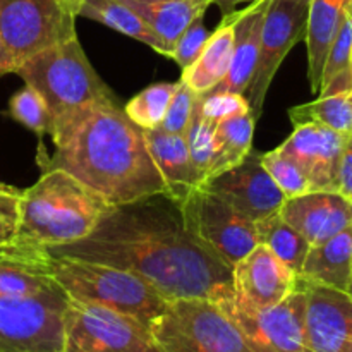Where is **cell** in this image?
Instances as JSON below:
<instances>
[{
  "mask_svg": "<svg viewBox=\"0 0 352 352\" xmlns=\"http://www.w3.org/2000/svg\"><path fill=\"white\" fill-rule=\"evenodd\" d=\"M352 7L330 47L323 65L320 96L352 91Z\"/></svg>",
  "mask_w": 352,
  "mask_h": 352,
  "instance_id": "28",
  "label": "cell"
},
{
  "mask_svg": "<svg viewBox=\"0 0 352 352\" xmlns=\"http://www.w3.org/2000/svg\"><path fill=\"white\" fill-rule=\"evenodd\" d=\"M298 277L267 246L258 244L234 265V302L254 311L274 308L296 291Z\"/></svg>",
  "mask_w": 352,
  "mask_h": 352,
  "instance_id": "14",
  "label": "cell"
},
{
  "mask_svg": "<svg viewBox=\"0 0 352 352\" xmlns=\"http://www.w3.org/2000/svg\"><path fill=\"white\" fill-rule=\"evenodd\" d=\"M340 352H352V340H347V342H344L342 349Z\"/></svg>",
  "mask_w": 352,
  "mask_h": 352,
  "instance_id": "41",
  "label": "cell"
},
{
  "mask_svg": "<svg viewBox=\"0 0 352 352\" xmlns=\"http://www.w3.org/2000/svg\"><path fill=\"white\" fill-rule=\"evenodd\" d=\"M306 294V337L313 352H340L352 340V299L347 292L298 277Z\"/></svg>",
  "mask_w": 352,
  "mask_h": 352,
  "instance_id": "16",
  "label": "cell"
},
{
  "mask_svg": "<svg viewBox=\"0 0 352 352\" xmlns=\"http://www.w3.org/2000/svg\"><path fill=\"white\" fill-rule=\"evenodd\" d=\"M179 208L191 236L227 267L260 244L256 223L205 188L195 189Z\"/></svg>",
  "mask_w": 352,
  "mask_h": 352,
  "instance_id": "10",
  "label": "cell"
},
{
  "mask_svg": "<svg viewBox=\"0 0 352 352\" xmlns=\"http://www.w3.org/2000/svg\"><path fill=\"white\" fill-rule=\"evenodd\" d=\"M289 119L294 126L320 124L336 133L349 136L352 133V91L320 96L318 100L289 109Z\"/></svg>",
  "mask_w": 352,
  "mask_h": 352,
  "instance_id": "27",
  "label": "cell"
},
{
  "mask_svg": "<svg viewBox=\"0 0 352 352\" xmlns=\"http://www.w3.org/2000/svg\"><path fill=\"white\" fill-rule=\"evenodd\" d=\"M260 244L267 246L292 272L301 274L302 263L309 253V243L284 220L280 212L256 222Z\"/></svg>",
  "mask_w": 352,
  "mask_h": 352,
  "instance_id": "26",
  "label": "cell"
},
{
  "mask_svg": "<svg viewBox=\"0 0 352 352\" xmlns=\"http://www.w3.org/2000/svg\"><path fill=\"white\" fill-rule=\"evenodd\" d=\"M280 215L309 246H318L352 226V201L339 191H308L285 199Z\"/></svg>",
  "mask_w": 352,
  "mask_h": 352,
  "instance_id": "17",
  "label": "cell"
},
{
  "mask_svg": "<svg viewBox=\"0 0 352 352\" xmlns=\"http://www.w3.org/2000/svg\"><path fill=\"white\" fill-rule=\"evenodd\" d=\"M9 116L16 122L23 124L24 127L41 134H50L52 131V117L47 109V103L41 98L40 93L30 85H24L19 91L14 93L9 102Z\"/></svg>",
  "mask_w": 352,
  "mask_h": 352,
  "instance_id": "30",
  "label": "cell"
},
{
  "mask_svg": "<svg viewBox=\"0 0 352 352\" xmlns=\"http://www.w3.org/2000/svg\"><path fill=\"white\" fill-rule=\"evenodd\" d=\"M14 74L36 89L52 117L55 146L98 107L117 103L109 86L93 69L78 36L38 52L16 67Z\"/></svg>",
  "mask_w": 352,
  "mask_h": 352,
  "instance_id": "3",
  "label": "cell"
},
{
  "mask_svg": "<svg viewBox=\"0 0 352 352\" xmlns=\"http://www.w3.org/2000/svg\"><path fill=\"white\" fill-rule=\"evenodd\" d=\"M196 100H198V95L184 81H179L177 89H175L174 96H172L170 105H168L160 129L167 131L170 134L184 136L189 122H191L192 109H195Z\"/></svg>",
  "mask_w": 352,
  "mask_h": 352,
  "instance_id": "33",
  "label": "cell"
},
{
  "mask_svg": "<svg viewBox=\"0 0 352 352\" xmlns=\"http://www.w3.org/2000/svg\"><path fill=\"white\" fill-rule=\"evenodd\" d=\"M16 67H17L16 60H14V57L6 48L2 38H0V76L10 74V72L16 71Z\"/></svg>",
  "mask_w": 352,
  "mask_h": 352,
  "instance_id": "38",
  "label": "cell"
},
{
  "mask_svg": "<svg viewBox=\"0 0 352 352\" xmlns=\"http://www.w3.org/2000/svg\"><path fill=\"white\" fill-rule=\"evenodd\" d=\"M220 306L239 325L254 352H313L306 337V294L299 284L274 308L254 311L234 299Z\"/></svg>",
  "mask_w": 352,
  "mask_h": 352,
  "instance_id": "12",
  "label": "cell"
},
{
  "mask_svg": "<svg viewBox=\"0 0 352 352\" xmlns=\"http://www.w3.org/2000/svg\"><path fill=\"white\" fill-rule=\"evenodd\" d=\"M0 191H17V188H14V186H9V184H6V182L0 181Z\"/></svg>",
  "mask_w": 352,
  "mask_h": 352,
  "instance_id": "40",
  "label": "cell"
},
{
  "mask_svg": "<svg viewBox=\"0 0 352 352\" xmlns=\"http://www.w3.org/2000/svg\"><path fill=\"white\" fill-rule=\"evenodd\" d=\"M210 38V31L205 28V14L198 16L188 28L184 30V33L179 36V40L175 41L174 48H172V57L181 69L184 71L186 67L192 64V62L198 58V55L201 54V50L205 48L206 41Z\"/></svg>",
  "mask_w": 352,
  "mask_h": 352,
  "instance_id": "34",
  "label": "cell"
},
{
  "mask_svg": "<svg viewBox=\"0 0 352 352\" xmlns=\"http://www.w3.org/2000/svg\"><path fill=\"white\" fill-rule=\"evenodd\" d=\"M244 2H253V0H213V3H217V6H219V9L222 10L223 16L234 12V10H236V7L239 6V3H244Z\"/></svg>",
  "mask_w": 352,
  "mask_h": 352,
  "instance_id": "39",
  "label": "cell"
},
{
  "mask_svg": "<svg viewBox=\"0 0 352 352\" xmlns=\"http://www.w3.org/2000/svg\"><path fill=\"white\" fill-rule=\"evenodd\" d=\"M47 251L124 268L167 301L203 298L222 305L234 299L232 268L191 236L179 205L165 195L110 206L88 236Z\"/></svg>",
  "mask_w": 352,
  "mask_h": 352,
  "instance_id": "1",
  "label": "cell"
},
{
  "mask_svg": "<svg viewBox=\"0 0 352 352\" xmlns=\"http://www.w3.org/2000/svg\"><path fill=\"white\" fill-rule=\"evenodd\" d=\"M261 164L287 199L311 191V186L302 168L292 158L282 153L280 148L261 153Z\"/></svg>",
  "mask_w": 352,
  "mask_h": 352,
  "instance_id": "32",
  "label": "cell"
},
{
  "mask_svg": "<svg viewBox=\"0 0 352 352\" xmlns=\"http://www.w3.org/2000/svg\"><path fill=\"white\" fill-rule=\"evenodd\" d=\"M71 0H0V38L16 64L76 38Z\"/></svg>",
  "mask_w": 352,
  "mask_h": 352,
  "instance_id": "9",
  "label": "cell"
},
{
  "mask_svg": "<svg viewBox=\"0 0 352 352\" xmlns=\"http://www.w3.org/2000/svg\"><path fill=\"white\" fill-rule=\"evenodd\" d=\"M346 141V134L309 122L294 126L291 136L278 148L302 168L311 191H337Z\"/></svg>",
  "mask_w": 352,
  "mask_h": 352,
  "instance_id": "15",
  "label": "cell"
},
{
  "mask_svg": "<svg viewBox=\"0 0 352 352\" xmlns=\"http://www.w3.org/2000/svg\"><path fill=\"white\" fill-rule=\"evenodd\" d=\"M67 294H0V352H64Z\"/></svg>",
  "mask_w": 352,
  "mask_h": 352,
  "instance_id": "7",
  "label": "cell"
},
{
  "mask_svg": "<svg viewBox=\"0 0 352 352\" xmlns=\"http://www.w3.org/2000/svg\"><path fill=\"white\" fill-rule=\"evenodd\" d=\"M150 329L164 352H254L232 316L210 299H172Z\"/></svg>",
  "mask_w": 352,
  "mask_h": 352,
  "instance_id": "6",
  "label": "cell"
},
{
  "mask_svg": "<svg viewBox=\"0 0 352 352\" xmlns=\"http://www.w3.org/2000/svg\"><path fill=\"white\" fill-rule=\"evenodd\" d=\"M254 122L256 119L253 112L246 110L217 124L213 133L212 164L206 174V181L236 167L248 157L253 146Z\"/></svg>",
  "mask_w": 352,
  "mask_h": 352,
  "instance_id": "25",
  "label": "cell"
},
{
  "mask_svg": "<svg viewBox=\"0 0 352 352\" xmlns=\"http://www.w3.org/2000/svg\"><path fill=\"white\" fill-rule=\"evenodd\" d=\"M140 19L164 41L172 57V48L186 28L198 16H203L213 0H164V2H124Z\"/></svg>",
  "mask_w": 352,
  "mask_h": 352,
  "instance_id": "23",
  "label": "cell"
},
{
  "mask_svg": "<svg viewBox=\"0 0 352 352\" xmlns=\"http://www.w3.org/2000/svg\"><path fill=\"white\" fill-rule=\"evenodd\" d=\"M234 19L236 10L223 16L219 28L210 33L198 58L182 71L181 81H184L196 95H206L226 78L234 50Z\"/></svg>",
  "mask_w": 352,
  "mask_h": 352,
  "instance_id": "22",
  "label": "cell"
},
{
  "mask_svg": "<svg viewBox=\"0 0 352 352\" xmlns=\"http://www.w3.org/2000/svg\"><path fill=\"white\" fill-rule=\"evenodd\" d=\"M270 0H253L244 10H236L234 19V50L226 78L206 95L239 93L244 95L253 81L260 54L261 26Z\"/></svg>",
  "mask_w": 352,
  "mask_h": 352,
  "instance_id": "18",
  "label": "cell"
},
{
  "mask_svg": "<svg viewBox=\"0 0 352 352\" xmlns=\"http://www.w3.org/2000/svg\"><path fill=\"white\" fill-rule=\"evenodd\" d=\"M47 168H58L98 192L110 206L165 195V182L148 151L143 129L117 103L91 110L71 131Z\"/></svg>",
  "mask_w": 352,
  "mask_h": 352,
  "instance_id": "2",
  "label": "cell"
},
{
  "mask_svg": "<svg viewBox=\"0 0 352 352\" xmlns=\"http://www.w3.org/2000/svg\"><path fill=\"white\" fill-rule=\"evenodd\" d=\"M201 188L220 196L254 223L280 212L287 199L261 164V153L253 150L241 164L205 181Z\"/></svg>",
  "mask_w": 352,
  "mask_h": 352,
  "instance_id": "13",
  "label": "cell"
},
{
  "mask_svg": "<svg viewBox=\"0 0 352 352\" xmlns=\"http://www.w3.org/2000/svg\"><path fill=\"white\" fill-rule=\"evenodd\" d=\"M110 205L74 175L47 168L21 192L16 239L48 250L88 236Z\"/></svg>",
  "mask_w": 352,
  "mask_h": 352,
  "instance_id": "4",
  "label": "cell"
},
{
  "mask_svg": "<svg viewBox=\"0 0 352 352\" xmlns=\"http://www.w3.org/2000/svg\"><path fill=\"white\" fill-rule=\"evenodd\" d=\"M299 277L347 292L352 278V226L323 244L309 248Z\"/></svg>",
  "mask_w": 352,
  "mask_h": 352,
  "instance_id": "21",
  "label": "cell"
},
{
  "mask_svg": "<svg viewBox=\"0 0 352 352\" xmlns=\"http://www.w3.org/2000/svg\"><path fill=\"white\" fill-rule=\"evenodd\" d=\"M337 191L352 201V133L347 136L346 146H344L342 157H340Z\"/></svg>",
  "mask_w": 352,
  "mask_h": 352,
  "instance_id": "36",
  "label": "cell"
},
{
  "mask_svg": "<svg viewBox=\"0 0 352 352\" xmlns=\"http://www.w3.org/2000/svg\"><path fill=\"white\" fill-rule=\"evenodd\" d=\"M217 122L210 120L208 117L203 116L201 107H199V95L192 109L191 122H189L188 131H186V144H188L189 155L198 168L199 174L206 181V174H208L210 164H212V153H213V133H215ZM205 184V182H203Z\"/></svg>",
  "mask_w": 352,
  "mask_h": 352,
  "instance_id": "31",
  "label": "cell"
},
{
  "mask_svg": "<svg viewBox=\"0 0 352 352\" xmlns=\"http://www.w3.org/2000/svg\"><path fill=\"white\" fill-rule=\"evenodd\" d=\"M351 71H352V58H351Z\"/></svg>",
  "mask_w": 352,
  "mask_h": 352,
  "instance_id": "44",
  "label": "cell"
},
{
  "mask_svg": "<svg viewBox=\"0 0 352 352\" xmlns=\"http://www.w3.org/2000/svg\"><path fill=\"white\" fill-rule=\"evenodd\" d=\"M76 16L102 23L126 36L134 38L153 48L157 54L170 57V52L164 41L140 19L136 12L122 0H71Z\"/></svg>",
  "mask_w": 352,
  "mask_h": 352,
  "instance_id": "24",
  "label": "cell"
},
{
  "mask_svg": "<svg viewBox=\"0 0 352 352\" xmlns=\"http://www.w3.org/2000/svg\"><path fill=\"white\" fill-rule=\"evenodd\" d=\"M177 85L179 81L157 82V85L148 86L126 103L124 112L141 129H157L164 122Z\"/></svg>",
  "mask_w": 352,
  "mask_h": 352,
  "instance_id": "29",
  "label": "cell"
},
{
  "mask_svg": "<svg viewBox=\"0 0 352 352\" xmlns=\"http://www.w3.org/2000/svg\"><path fill=\"white\" fill-rule=\"evenodd\" d=\"M48 272L69 299L105 306L148 327L164 313L168 302L143 278L124 268L50 254Z\"/></svg>",
  "mask_w": 352,
  "mask_h": 352,
  "instance_id": "5",
  "label": "cell"
},
{
  "mask_svg": "<svg viewBox=\"0 0 352 352\" xmlns=\"http://www.w3.org/2000/svg\"><path fill=\"white\" fill-rule=\"evenodd\" d=\"M347 296H349V298L352 299V278H351V284H349V287H347Z\"/></svg>",
  "mask_w": 352,
  "mask_h": 352,
  "instance_id": "43",
  "label": "cell"
},
{
  "mask_svg": "<svg viewBox=\"0 0 352 352\" xmlns=\"http://www.w3.org/2000/svg\"><path fill=\"white\" fill-rule=\"evenodd\" d=\"M351 7L352 0H311L305 40L308 45V79L313 93L320 91L327 55Z\"/></svg>",
  "mask_w": 352,
  "mask_h": 352,
  "instance_id": "20",
  "label": "cell"
},
{
  "mask_svg": "<svg viewBox=\"0 0 352 352\" xmlns=\"http://www.w3.org/2000/svg\"><path fill=\"white\" fill-rule=\"evenodd\" d=\"M122 2H143V3H151V2H164V0H122Z\"/></svg>",
  "mask_w": 352,
  "mask_h": 352,
  "instance_id": "42",
  "label": "cell"
},
{
  "mask_svg": "<svg viewBox=\"0 0 352 352\" xmlns=\"http://www.w3.org/2000/svg\"><path fill=\"white\" fill-rule=\"evenodd\" d=\"M64 352H164L151 329L105 306L69 299Z\"/></svg>",
  "mask_w": 352,
  "mask_h": 352,
  "instance_id": "8",
  "label": "cell"
},
{
  "mask_svg": "<svg viewBox=\"0 0 352 352\" xmlns=\"http://www.w3.org/2000/svg\"><path fill=\"white\" fill-rule=\"evenodd\" d=\"M199 107L203 116L219 124L227 117L237 116L250 109V103L239 93H215V95H199Z\"/></svg>",
  "mask_w": 352,
  "mask_h": 352,
  "instance_id": "35",
  "label": "cell"
},
{
  "mask_svg": "<svg viewBox=\"0 0 352 352\" xmlns=\"http://www.w3.org/2000/svg\"><path fill=\"white\" fill-rule=\"evenodd\" d=\"M148 151L165 182V196L181 205L205 179L195 167L186 138L160 129H143Z\"/></svg>",
  "mask_w": 352,
  "mask_h": 352,
  "instance_id": "19",
  "label": "cell"
},
{
  "mask_svg": "<svg viewBox=\"0 0 352 352\" xmlns=\"http://www.w3.org/2000/svg\"><path fill=\"white\" fill-rule=\"evenodd\" d=\"M311 0H270L261 26L260 54L253 81L248 88V103L254 119L263 112L265 98L278 67L298 41L305 40Z\"/></svg>",
  "mask_w": 352,
  "mask_h": 352,
  "instance_id": "11",
  "label": "cell"
},
{
  "mask_svg": "<svg viewBox=\"0 0 352 352\" xmlns=\"http://www.w3.org/2000/svg\"><path fill=\"white\" fill-rule=\"evenodd\" d=\"M16 232H17L16 220L9 219V217H6L3 213H0V248L12 243V241L16 239Z\"/></svg>",
  "mask_w": 352,
  "mask_h": 352,
  "instance_id": "37",
  "label": "cell"
}]
</instances>
